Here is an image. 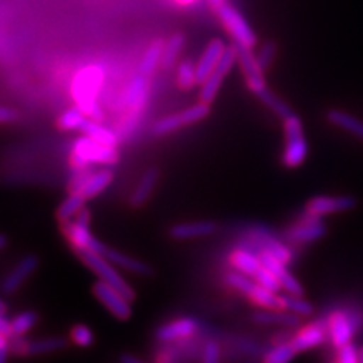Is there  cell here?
<instances>
[{"mask_svg": "<svg viewBox=\"0 0 363 363\" xmlns=\"http://www.w3.org/2000/svg\"><path fill=\"white\" fill-rule=\"evenodd\" d=\"M104 82V68L99 65H88L79 70L73 79L72 94L76 101V106L82 109L85 116L94 121L104 118L96 96Z\"/></svg>", "mask_w": 363, "mask_h": 363, "instance_id": "1", "label": "cell"}, {"mask_svg": "<svg viewBox=\"0 0 363 363\" xmlns=\"http://www.w3.org/2000/svg\"><path fill=\"white\" fill-rule=\"evenodd\" d=\"M147 97H149V81L147 76L138 73L124 89L123 106L126 108V116L120 124V135L128 136L133 132L147 105Z\"/></svg>", "mask_w": 363, "mask_h": 363, "instance_id": "2", "label": "cell"}, {"mask_svg": "<svg viewBox=\"0 0 363 363\" xmlns=\"http://www.w3.org/2000/svg\"><path fill=\"white\" fill-rule=\"evenodd\" d=\"M62 229L68 241L74 247L76 252L79 250H88V252H94L97 255L105 256L108 247L101 244L99 240L91 235L89 232V211L82 209L76 215L74 221H65L62 223Z\"/></svg>", "mask_w": 363, "mask_h": 363, "instance_id": "3", "label": "cell"}, {"mask_svg": "<svg viewBox=\"0 0 363 363\" xmlns=\"http://www.w3.org/2000/svg\"><path fill=\"white\" fill-rule=\"evenodd\" d=\"M76 253L84 260V264L86 267H89L96 272L101 281H105V283H108V285L116 288L129 301L135 300L133 289L128 285L126 281H124V279L118 274V271L113 268V264L106 256L97 255L94 252H88V250H79V252H76Z\"/></svg>", "mask_w": 363, "mask_h": 363, "instance_id": "4", "label": "cell"}, {"mask_svg": "<svg viewBox=\"0 0 363 363\" xmlns=\"http://www.w3.org/2000/svg\"><path fill=\"white\" fill-rule=\"evenodd\" d=\"M285 121V135H286V145L283 152L281 162L288 168L300 167L306 157H308V141L304 138L303 123L297 116H289Z\"/></svg>", "mask_w": 363, "mask_h": 363, "instance_id": "5", "label": "cell"}, {"mask_svg": "<svg viewBox=\"0 0 363 363\" xmlns=\"http://www.w3.org/2000/svg\"><path fill=\"white\" fill-rule=\"evenodd\" d=\"M217 14L224 25V28L229 30L230 35L233 37L235 43L244 45V48L253 49L257 44V37L255 30L250 28L248 21L244 18V16L238 11L235 6L225 4L223 5Z\"/></svg>", "mask_w": 363, "mask_h": 363, "instance_id": "6", "label": "cell"}, {"mask_svg": "<svg viewBox=\"0 0 363 363\" xmlns=\"http://www.w3.org/2000/svg\"><path fill=\"white\" fill-rule=\"evenodd\" d=\"M211 113V106L206 104H197L194 106H189L182 112L172 113V116H167L156 121L153 124V133L157 136H164L172 133L180 128L191 126V124H196L201 120L206 118Z\"/></svg>", "mask_w": 363, "mask_h": 363, "instance_id": "7", "label": "cell"}, {"mask_svg": "<svg viewBox=\"0 0 363 363\" xmlns=\"http://www.w3.org/2000/svg\"><path fill=\"white\" fill-rule=\"evenodd\" d=\"M73 155L85 159L89 164H105V165H113L118 162V153L116 147L104 145L94 140L88 138V136H82L77 138L73 144Z\"/></svg>", "mask_w": 363, "mask_h": 363, "instance_id": "8", "label": "cell"}, {"mask_svg": "<svg viewBox=\"0 0 363 363\" xmlns=\"http://www.w3.org/2000/svg\"><path fill=\"white\" fill-rule=\"evenodd\" d=\"M236 48H238V62L241 65L247 86L252 93L260 96L265 89H268L265 77H264V70L260 68L257 58L252 52V49L244 48V45H240V44H236Z\"/></svg>", "mask_w": 363, "mask_h": 363, "instance_id": "9", "label": "cell"}, {"mask_svg": "<svg viewBox=\"0 0 363 363\" xmlns=\"http://www.w3.org/2000/svg\"><path fill=\"white\" fill-rule=\"evenodd\" d=\"M93 292L113 316H117L118 320H129L132 315V301L124 297L121 292L101 280L94 283Z\"/></svg>", "mask_w": 363, "mask_h": 363, "instance_id": "10", "label": "cell"}, {"mask_svg": "<svg viewBox=\"0 0 363 363\" xmlns=\"http://www.w3.org/2000/svg\"><path fill=\"white\" fill-rule=\"evenodd\" d=\"M113 179L111 169H99L97 173L85 174V172H77L73 177L72 191L81 192V194L88 200L97 197L101 191H105Z\"/></svg>", "mask_w": 363, "mask_h": 363, "instance_id": "11", "label": "cell"}, {"mask_svg": "<svg viewBox=\"0 0 363 363\" xmlns=\"http://www.w3.org/2000/svg\"><path fill=\"white\" fill-rule=\"evenodd\" d=\"M356 204H357L356 199L350 196H339V197L318 196L308 201V204H306V211L309 213L318 215V217H324V215L351 211L356 208Z\"/></svg>", "mask_w": 363, "mask_h": 363, "instance_id": "12", "label": "cell"}, {"mask_svg": "<svg viewBox=\"0 0 363 363\" xmlns=\"http://www.w3.org/2000/svg\"><path fill=\"white\" fill-rule=\"evenodd\" d=\"M259 256H260V262H262V265L265 268H268L272 274L277 277L283 289L292 295H303L304 289L301 286V283L288 271L285 262H281L280 259L274 257L269 253H265V252H260Z\"/></svg>", "mask_w": 363, "mask_h": 363, "instance_id": "13", "label": "cell"}, {"mask_svg": "<svg viewBox=\"0 0 363 363\" xmlns=\"http://www.w3.org/2000/svg\"><path fill=\"white\" fill-rule=\"evenodd\" d=\"M328 327L323 321H316L301 327L298 333L291 339V344L297 353H303L311 348L320 347L327 339Z\"/></svg>", "mask_w": 363, "mask_h": 363, "instance_id": "14", "label": "cell"}, {"mask_svg": "<svg viewBox=\"0 0 363 363\" xmlns=\"http://www.w3.org/2000/svg\"><path fill=\"white\" fill-rule=\"evenodd\" d=\"M325 233L327 229L321 217L308 212V215L289 230V238L294 242H312L321 240Z\"/></svg>", "mask_w": 363, "mask_h": 363, "instance_id": "15", "label": "cell"}, {"mask_svg": "<svg viewBox=\"0 0 363 363\" xmlns=\"http://www.w3.org/2000/svg\"><path fill=\"white\" fill-rule=\"evenodd\" d=\"M250 238L260 248V252L269 253L285 264H289L292 260L291 250L285 244L280 242L277 238L272 236L268 230L262 229V227H255V229L250 230Z\"/></svg>", "mask_w": 363, "mask_h": 363, "instance_id": "16", "label": "cell"}, {"mask_svg": "<svg viewBox=\"0 0 363 363\" xmlns=\"http://www.w3.org/2000/svg\"><path fill=\"white\" fill-rule=\"evenodd\" d=\"M227 45H224V43L218 38L212 40L204 52L201 53L200 60L197 62V79H199V85L203 84L206 79L217 70V65L220 62L221 55L224 52V49Z\"/></svg>", "mask_w": 363, "mask_h": 363, "instance_id": "17", "label": "cell"}, {"mask_svg": "<svg viewBox=\"0 0 363 363\" xmlns=\"http://www.w3.org/2000/svg\"><path fill=\"white\" fill-rule=\"evenodd\" d=\"M38 268V257L29 255L23 257L20 262L14 267V269L9 271V274L5 277L2 283L4 294H13L16 292L33 271Z\"/></svg>", "mask_w": 363, "mask_h": 363, "instance_id": "18", "label": "cell"}, {"mask_svg": "<svg viewBox=\"0 0 363 363\" xmlns=\"http://www.w3.org/2000/svg\"><path fill=\"white\" fill-rule=\"evenodd\" d=\"M328 335L335 347L342 348L351 344L354 335V325L344 312H336L328 320Z\"/></svg>", "mask_w": 363, "mask_h": 363, "instance_id": "19", "label": "cell"}, {"mask_svg": "<svg viewBox=\"0 0 363 363\" xmlns=\"http://www.w3.org/2000/svg\"><path fill=\"white\" fill-rule=\"evenodd\" d=\"M159 169L152 167L149 169H145L144 174L141 176L138 185L133 189L132 196L129 199V203L132 208H143L144 204L149 201V199L152 197L153 191L159 182Z\"/></svg>", "mask_w": 363, "mask_h": 363, "instance_id": "20", "label": "cell"}, {"mask_svg": "<svg viewBox=\"0 0 363 363\" xmlns=\"http://www.w3.org/2000/svg\"><path fill=\"white\" fill-rule=\"evenodd\" d=\"M197 330V321L192 318H180V320L164 324L159 328L156 336L162 342H172V340L185 339L194 335Z\"/></svg>", "mask_w": 363, "mask_h": 363, "instance_id": "21", "label": "cell"}, {"mask_svg": "<svg viewBox=\"0 0 363 363\" xmlns=\"http://www.w3.org/2000/svg\"><path fill=\"white\" fill-rule=\"evenodd\" d=\"M217 230V224L212 221H194V223H180L173 225L169 229V235L173 240L186 241L194 240V238H201L212 235Z\"/></svg>", "mask_w": 363, "mask_h": 363, "instance_id": "22", "label": "cell"}, {"mask_svg": "<svg viewBox=\"0 0 363 363\" xmlns=\"http://www.w3.org/2000/svg\"><path fill=\"white\" fill-rule=\"evenodd\" d=\"M253 320L257 324L262 325H280V327H300L301 316L295 315L288 311H277V309H265L256 312Z\"/></svg>", "mask_w": 363, "mask_h": 363, "instance_id": "23", "label": "cell"}, {"mask_svg": "<svg viewBox=\"0 0 363 363\" xmlns=\"http://www.w3.org/2000/svg\"><path fill=\"white\" fill-rule=\"evenodd\" d=\"M327 121L333 124V126L347 130L351 135H354L356 138L363 141V121L351 113L340 111V109H332L327 112Z\"/></svg>", "mask_w": 363, "mask_h": 363, "instance_id": "24", "label": "cell"}, {"mask_svg": "<svg viewBox=\"0 0 363 363\" xmlns=\"http://www.w3.org/2000/svg\"><path fill=\"white\" fill-rule=\"evenodd\" d=\"M67 345L68 342L64 337H48V339L33 340V342H23L21 340L18 353L28 354V356L48 354V353H53V351H60Z\"/></svg>", "mask_w": 363, "mask_h": 363, "instance_id": "25", "label": "cell"}, {"mask_svg": "<svg viewBox=\"0 0 363 363\" xmlns=\"http://www.w3.org/2000/svg\"><path fill=\"white\" fill-rule=\"evenodd\" d=\"M105 256L111 260L113 265H118V267L128 269L130 272H135V274L149 276V274H152V272H153L150 265H147V264L141 262V260L135 259V257H130V256L124 255L121 252H117V250H113V248L108 247Z\"/></svg>", "mask_w": 363, "mask_h": 363, "instance_id": "26", "label": "cell"}, {"mask_svg": "<svg viewBox=\"0 0 363 363\" xmlns=\"http://www.w3.org/2000/svg\"><path fill=\"white\" fill-rule=\"evenodd\" d=\"M230 260H232V265L236 268V271H240L242 274H247L250 277H253L255 272L262 267L260 256L253 255L245 248L235 250L230 256Z\"/></svg>", "mask_w": 363, "mask_h": 363, "instance_id": "27", "label": "cell"}, {"mask_svg": "<svg viewBox=\"0 0 363 363\" xmlns=\"http://www.w3.org/2000/svg\"><path fill=\"white\" fill-rule=\"evenodd\" d=\"M81 132L88 136V138L94 140L104 145H109V147H116L118 144V136L117 133L111 132L109 129L104 128L99 121H94L91 118H86V121L84 123V126L81 129Z\"/></svg>", "mask_w": 363, "mask_h": 363, "instance_id": "28", "label": "cell"}, {"mask_svg": "<svg viewBox=\"0 0 363 363\" xmlns=\"http://www.w3.org/2000/svg\"><path fill=\"white\" fill-rule=\"evenodd\" d=\"M164 45L165 43L162 40H155L150 43L149 48H147L143 61L140 64V73L149 77L156 70L159 64H162V56H164Z\"/></svg>", "mask_w": 363, "mask_h": 363, "instance_id": "29", "label": "cell"}, {"mask_svg": "<svg viewBox=\"0 0 363 363\" xmlns=\"http://www.w3.org/2000/svg\"><path fill=\"white\" fill-rule=\"evenodd\" d=\"M85 201L86 199L81 194V192L72 191V194L61 203V206L58 208V211H56V217H58L61 223L70 221L74 215H77L84 209Z\"/></svg>", "mask_w": 363, "mask_h": 363, "instance_id": "30", "label": "cell"}, {"mask_svg": "<svg viewBox=\"0 0 363 363\" xmlns=\"http://www.w3.org/2000/svg\"><path fill=\"white\" fill-rule=\"evenodd\" d=\"M280 308L283 311L292 312L298 316H311L313 313V306L311 301L304 300L303 295H280Z\"/></svg>", "mask_w": 363, "mask_h": 363, "instance_id": "31", "label": "cell"}, {"mask_svg": "<svg viewBox=\"0 0 363 363\" xmlns=\"http://www.w3.org/2000/svg\"><path fill=\"white\" fill-rule=\"evenodd\" d=\"M248 298L253 303L262 306L265 309H281L280 308V295L277 292H272L264 286H260L259 283L256 288L248 295Z\"/></svg>", "mask_w": 363, "mask_h": 363, "instance_id": "32", "label": "cell"}, {"mask_svg": "<svg viewBox=\"0 0 363 363\" xmlns=\"http://www.w3.org/2000/svg\"><path fill=\"white\" fill-rule=\"evenodd\" d=\"M184 44H185V35L182 32H177L174 35L169 37V40L164 45L162 67L168 68L176 62L182 49H184Z\"/></svg>", "mask_w": 363, "mask_h": 363, "instance_id": "33", "label": "cell"}, {"mask_svg": "<svg viewBox=\"0 0 363 363\" xmlns=\"http://www.w3.org/2000/svg\"><path fill=\"white\" fill-rule=\"evenodd\" d=\"M223 79L224 76L220 74L218 72H213L206 81H204L203 84H200V101L201 104H206V105H211L212 101L215 100V97H217L218 91L221 88V84H223Z\"/></svg>", "mask_w": 363, "mask_h": 363, "instance_id": "34", "label": "cell"}, {"mask_svg": "<svg viewBox=\"0 0 363 363\" xmlns=\"http://www.w3.org/2000/svg\"><path fill=\"white\" fill-rule=\"evenodd\" d=\"M177 84L182 89H191L199 85L197 65H194V62L189 60L180 62L177 68Z\"/></svg>", "mask_w": 363, "mask_h": 363, "instance_id": "35", "label": "cell"}, {"mask_svg": "<svg viewBox=\"0 0 363 363\" xmlns=\"http://www.w3.org/2000/svg\"><path fill=\"white\" fill-rule=\"evenodd\" d=\"M225 283L230 288L245 294L247 297H248L250 294H252V291L257 285V281L253 277H250L247 274H242V272H240V271L227 272V274H225Z\"/></svg>", "mask_w": 363, "mask_h": 363, "instance_id": "36", "label": "cell"}, {"mask_svg": "<svg viewBox=\"0 0 363 363\" xmlns=\"http://www.w3.org/2000/svg\"><path fill=\"white\" fill-rule=\"evenodd\" d=\"M86 118L88 117L85 116L84 111L76 106L62 113V116L58 118V126L62 130H81Z\"/></svg>", "mask_w": 363, "mask_h": 363, "instance_id": "37", "label": "cell"}, {"mask_svg": "<svg viewBox=\"0 0 363 363\" xmlns=\"http://www.w3.org/2000/svg\"><path fill=\"white\" fill-rule=\"evenodd\" d=\"M38 321V315L32 311L21 312L17 315L14 320H11V325H13V337H20L25 333H28L30 328L35 325Z\"/></svg>", "mask_w": 363, "mask_h": 363, "instance_id": "38", "label": "cell"}, {"mask_svg": "<svg viewBox=\"0 0 363 363\" xmlns=\"http://www.w3.org/2000/svg\"><path fill=\"white\" fill-rule=\"evenodd\" d=\"M295 354H297V351L294 350L291 342L279 344L268 351L264 363H291Z\"/></svg>", "mask_w": 363, "mask_h": 363, "instance_id": "39", "label": "cell"}, {"mask_svg": "<svg viewBox=\"0 0 363 363\" xmlns=\"http://www.w3.org/2000/svg\"><path fill=\"white\" fill-rule=\"evenodd\" d=\"M259 99L264 101V104L274 112V113H277V116L280 117V118H288L289 116H292V111H291V108L285 104V101H283L281 99H279L274 93H271L269 89H265L262 94L259 96Z\"/></svg>", "mask_w": 363, "mask_h": 363, "instance_id": "40", "label": "cell"}, {"mask_svg": "<svg viewBox=\"0 0 363 363\" xmlns=\"http://www.w3.org/2000/svg\"><path fill=\"white\" fill-rule=\"evenodd\" d=\"M253 279L259 283L260 286H264V288H267L272 292H280L283 289L281 285H280V281L277 280V277L272 274V272L268 268H265L264 265L255 272Z\"/></svg>", "mask_w": 363, "mask_h": 363, "instance_id": "41", "label": "cell"}, {"mask_svg": "<svg viewBox=\"0 0 363 363\" xmlns=\"http://www.w3.org/2000/svg\"><path fill=\"white\" fill-rule=\"evenodd\" d=\"M235 62H238V48L236 44H232V45H227V48L224 49L221 58H220V62L217 65V70L220 74H223L224 77L229 74V72L232 70V67L235 65Z\"/></svg>", "mask_w": 363, "mask_h": 363, "instance_id": "42", "label": "cell"}, {"mask_svg": "<svg viewBox=\"0 0 363 363\" xmlns=\"http://www.w3.org/2000/svg\"><path fill=\"white\" fill-rule=\"evenodd\" d=\"M70 337L73 342L79 347H89L91 344L94 342V335L93 332L89 330L88 325H84V324H79V325H74L72 328V333H70Z\"/></svg>", "mask_w": 363, "mask_h": 363, "instance_id": "43", "label": "cell"}, {"mask_svg": "<svg viewBox=\"0 0 363 363\" xmlns=\"http://www.w3.org/2000/svg\"><path fill=\"white\" fill-rule=\"evenodd\" d=\"M276 53H277V45L276 43H267L262 45V49H260L256 55L257 62L260 65V68L265 72L267 68H269V65L272 64L276 58Z\"/></svg>", "mask_w": 363, "mask_h": 363, "instance_id": "44", "label": "cell"}, {"mask_svg": "<svg viewBox=\"0 0 363 363\" xmlns=\"http://www.w3.org/2000/svg\"><path fill=\"white\" fill-rule=\"evenodd\" d=\"M337 363H360L357 348L353 344H348L342 348H339Z\"/></svg>", "mask_w": 363, "mask_h": 363, "instance_id": "45", "label": "cell"}, {"mask_svg": "<svg viewBox=\"0 0 363 363\" xmlns=\"http://www.w3.org/2000/svg\"><path fill=\"white\" fill-rule=\"evenodd\" d=\"M201 363H220V347L213 340H209L203 350Z\"/></svg>", "mask_w": 363, "mask_h": 363, "instance_id": "46", "label": "cell"}, {"mask_svg": "<svg viewBox=\"0 0 363 363\" xmlns=\"http://www.w3.org/2000/svg\"><path fill=\"white\" fill-rule=\"evenodd\" d=\"M9 348H11V339L8 336L0 335V363L8 362Z\"/></svg>", "mask_w": 363, "mask_h": 363, "instance_id": "47", "label": "cell"}, {"mask_svg": "<svg viewBox=\"0 0 363 363\" xmlns=\"http://www.w3.org/2000/svg\"><path fill=\"white\" fill-rule=\"evenodd\" d=\"M0 335L13 337V325H11L8 315H0Z\"/></svg>", "mask_w": 363, "mask_h": 363, "instance_id": "48", "label": "cell"}, {"mask_svg": "<svg viewBox=\"0 0 363 363\" xmlns=\"http://www.w3.org/2000/svg\"><path fill=\"white\" fill-rule=\"evenodd\" d=\"M17 118V112L14 109H11L8 106H4L0 109V121L4 124H9V123H14Z\"/></svg>", "mask_w": 363, "mask_h": 363, "instance_id": "49", "label": "cell"}, {"mask_svg": "<svg viewBox=\"0 0 363 363\" xmlns=\"http://www.w3.org/2000/svg\"><path fill=\"white\" fill-rule=\"evenodd\" d=\"M120 360H121V363H144L138 357H135L133 354H123Z\"/></svg>", "mask_w": 363, "mask_h": 363, "instance_id": "50", "label": "cell"}, {"mask_svg": "<svg viewBox=\"0 0 363 363\" xmlns=\"http://www.w3.org/2000/svg\"><path fill=\"white\" fill-rule=\"evenodd\" d=\"M208 2H209V5H211L215 11H218L223 5H225V4H227L225 0H208Z\"/></svg>", "mask_w": 363, "mask_h": 363, "instance_id": "51", "label": "cell"}, {"mask_svg": "<svg viewBox=\"0 0 363 363\" xmlns=\"http://www.w3.org/2000/svg\"><path fill=\"white\" fill-rule=\"evenodd\" d=\"M174 2L179 5H191V4H194L196 0H174Z\"/></svg>", "mask_w": 363, "mask_h": 363, "instance_id": "52", "label": "cell"}, {"mask_svg": "<svg viewBox=\"0 0 363 363\" xmlns=\"http://www.w3.org/2000/svg\"><path fill=\"white\" fill-rule=\"evenodd\" d=\"M0 308H2V312H0V315H6V303L5 301H0Z\"/></svg>", "mask_w": 363, "mask_h": 363, "instance_id": "53", "label": "cell"}, {"mask_svg": "<svg viewBox=\"0 0 363 363\" xmlns=\"http://www.w3.org/2000/svg\"><path fill=\"white\" fill-rule=\"evenodd\" d=\"M0 247H2V250L6 247V236L5 235L2 236V240H0Z\"/></svg>", "mask_w": 363, "mask_h": 363, "instance_id": "54", "label": "cell"}, {"mask_svg": "<svg viewBox=\"0 0 363 363\" xmlns=\"http://www.w3.org/2000/svg\"><path fill=\"white\" fill-rule=\"evenodd\" d=\"M359 359H360V363H363V347L359 350Z\"/></svg>", "mask_w": 363, "mask_h": 363, "instance_id": "55", "label": "cell"}]
</instances>
